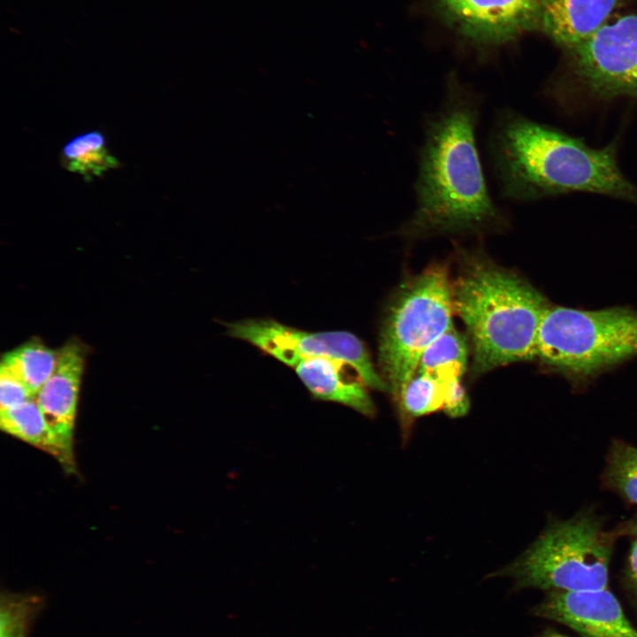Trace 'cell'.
Segmentation results:
<instances>
[{"instance_id": "1", "label": "cell", "mask_w": 637, "mask_h": 637, "mask_svg": "<svg viewBox=\"0 0 637 637\" xmlns=\"http://www.w3.org/2000/svg\"><path fill=\"white\" fill-rule=\"evenodd\" d=\"M483 97L455 73L440 106L426 118L414 184L415 208L402 234H479L506 219L488 190L477 146Z\"/></svg>"}, {"instance_id": "2", "label": "cell", "mask_w": 637, "mask_h": 637, "mask_svg": "<svg viewBox=\"0 0 637 637\" xmlns=\"http://www.w3.org/2000/svg\"><path fill=\"white\" fill-rule=\"evenodd\" d=\"M487 143L499 193L506 199L590 192L637 203V187L618 166L615 142L591 148L579 138L502 109Z\"/></svg>"}, {"instance_id": "3", "label": "cell", "mask_w": 637, "mask_h": 637, "mask_svg": "<svg viewBox=\"0 0 637 637\" xmlns=\"http://www.w3.org/2000/svg\"><path fill=\"white\" fill-rule=\"evenodd\" d=\"M462 262L451 296L472 341V374L535 358L539 328L550 306L545 296L482 254H464Z\"/></svg>"}, {"instance_id": "4", "label": "cell", "mask_w": 637, "mask_h": 637, "mask_svg": "<svg viewBox=\"0 0 637 637\" xmlns=\"http://www.w3.org/2000/svg\"><path fill=\"white\" fill-rule=\"evenodd\" d=\"M451 280L433 265L405 281L382 323L378 351L380 374L395 400L416 375L425 349L452 324Z\"/></svg>"}, {"instance_id": "5", "label": "cell", "mask_w": 637, "mask_h": 637, "mask_svg": "<svg viewBox=\"0 0 637 637\" xmlns=\"http://www.w3.org/2000/svg\"><path fill=\"white\" fill-rule=\"evenodd\" d=\"M635 355L637 311L628 308L549 306L539 328L536 357L574 379H587Z\"/></svg>"}, {"instance_id": "6", "label": "cell", "mask_w": 637, "mask_h": 637, "mask_svg": "<svg viewBox=\"0 0 637 637\" xmlns=\"http://www.w3.org/2000/svg\"><path fill=\"white\" fill-rule=\"evenodd\" d=\"M612 538L595 517L550 525L503 574L519 587L578 592L607 588Z\"/></svg>"}, {"instance_id": "7", "label": "cell", "mask_w": 637, "mask_h": 637, "mask_svg": "<svg viewBox=\"0 0 637 637\" xmlns=\"http://www.w3.org/2000/svg\"><path fill=\"white\" fill-rule=\"evenodd\" d=\"M226 326L227 335L251 343L290 367L307 358L330 357L349 365L366 387L388 391L365 346L349 332H306L271 318H247Z\"/></svg>"}, {"instance_id": "8", "label": "cell", "mask_w": 637, "mask_h": 637, "mask_svg": "<svg viewBox=\"0 0 637 637\" xmlns=\"http://www.w3.org/2000/svg\"><path fill=\"white\" fill-rule=\"evenodd\" d=\"M567 51L573 73L591 92L637 97V13L605 23Z\"/></svg>"}, {"instance_id": "9", "label": "cell", "mask_w": 637, "mask_h": 637, "mask_svg": "<svg viewBox=\"0 0 637 637\" xmlns=\"http://www.w3.org/2000/svg\"><path fill=\"white\" fill-rule=\"evenodd\" d=\"M434 16L472 47L489 50L541 29V0H426Z\"/></svg>"}, {"instance_id": "10", "label": "cell", "mask_w": 637, "mask_h": 637, "mask_svg": "<svg viewBox=\"0 0 637 637\" xmlns=\"http://www.w3.org/2000/svg\"><path fill=\"white\" fill-rule=\"evenodd\" d=\"M85 353L77 342L59 349L58 365L35 400L59 453L58 463L67 473L76 472L73 435Z\"/></svg>"}, {"instance_id": "11", "label": "cell", "mask_w": 637, "mask_h": 637, "mask_svg": "<svg viewBox=\"0 0 637 637\" xmlns=\"http://www.w3.org/2000/svg\"><path fill=\"white\" fill-rule=\"evenodd\" d=\"M535 612L539 617L567 625L581 637H637V629L607 588L549 591Z\"/></svg>"}, {"instance_id": "12", "label": "cell", "mask_w": 637, "mask_h": 637, "mask_svg": "<svg viewBox=\"0 0 637 637\" xmlns=\"http://www.w3.org/2000/svg\"><path fill=\"white\" fill-rule=\"evenodd\" d=\"M348 367L351 366L342 361L318 357L302 360L295 370L314 398L341 403L373 417L376 410L365 384L359 376L349 375Z\"/></svg>"}, {"instance_id": "13", "label": "cell", "mask_w": 637, "mask_h": 637, "mask_svg": "<svg viewBox=\"0 0 637 637\" xmlns=\"http://www.w3.org/2000/svg\"><path fill=\"white\" fill-rule=\"evenodd\" d=\"M624 0H541V29L566 50L602 25Z\"/></svg>"}, {"instance_id": "14", "label": "cell", "mask_w": 637, "mask_h": 637, "mask_svg": "<svg viewBox=\"0 0 637 637\" xmlns=\"http://www.w3.org/2000/svg\"><path fill=\"white\" fill-rule=\"evenodd\" d=\"M58 358L59 349H50L39 340H32L5 353L0 367L15 376L36 396L54 372Z\"/></svg>"}, {"instance_id": "15", "label": "cell", "mask_w": 637, "mask_h": 637, "mask_svg": "<svg viewBox=\"0 0 637 637\" xmlns=\"http://www.w3.org/2000/svg\"><path fill=\"white\" fill-rule=\"evenodd\" d=\"M60 158L65 169L84 178L99 177L119 167V161L106 147L104 135L97 130L78 135L67 142Z\"/></svg>"}, {"instance_id": "16", "label": "cell", "mask_w": 637, "mask_h": 637, "mask_svg": "<svg viewBox=\"0 0 637 637\" xmlns=\"http://www.w3.org/2000/svg\"><path fill=\"white\" fill-rule=\"evenodd\" d=\"M444 396L445 381L428 374L416 373L395 400L404 438H407L414 419L442 410Z\"/></svg>"}, {"instance_id": "17", "label": "cell", "mask_w": 637, "mask_h": 637, "mask_svg": "<svg viewBox=\"0 0 637 637\" xmlns=\"http://www.w3.org/2000/svg\"><path fill=\"white\" fill-rule=\"evenodd\" d=\"M467 357L466 340L451 326L425 349L417 373L428 374L443 381L455 376L461 377L466 369Z\"/></svg>"}, {"instance_id": "18", "label": "cell", "mask_w": 637, "mask_h": 637, "mask_svg": "<svg viewBox=\"0 0 637 637\" xmlns=\"http://www.w3.org/2000/svg\"><path fill=\"white\" fill-rule=\"evenodd\" d=\"M0 427L3 432L40 449L58 461V450L35 398L14 408L0 411Z\"/></svg>"}, {"instance_id": "19", "label": "cell", "mask_w": 637, "mask_h": 637, "mask_svg": "<svg viewBox=\"0 0 637 637\" xmlns=\"http://www.w3.org/2000/svg\"><path fill=\"white\" fill-rule=\"evenodd\" d=\"M610 488L637 504V448L625 441L612 444L604 473Z\"/></svg>"}, {"instance_id": "20", "label": "cell", "mask_w": 637, "mask_h": 637, "mask_svg": "<svg viewBox=\"0 0 637 637\" xmlns=\"http://www.w3.org/2000/svg\"><path fill=\"white\" fill-rule=\"evenodd\" d=\"M42 605V599L39 595L3 593L0 637H27L30 625Z\"/></svg>"}, {"instance_id": "21", "label": "cell", "mask_w": 637, "mask_h": 637, "mask_svg": "<svg viewBox=\"0 0 637 637\" xmlns=\"http://www.w3.org/2000/svg\"><path fill=\"white\" fill-rule=\"evenodd\" d=\"M26 386L7 370L0 367V411H5L34 399Z\"/></svg>"}, {"instance_id": "22", "label": "cell", "mask_w": 637, "mask_h": 637, "mask_svg": "<svg viewBox=\"0 0 637 637\" xmlns=\"http://www.w3.org/2000/svg\"><path fill=\"white\" fill-rule=\"evenodd\" d=\"M469 399L462 385L461 377L445 380V396L442 411L451 418L464 416L469 410Z\"/></svg>"}, {"instance_id": "23", "label": "cell", "mask_w": 637, "mask_h": 637, "mask_svg": "<svg viewBox=\"0 0 637 637\" xmlns=\"http://www.w3.org/2000/svg\"><path fill=\"white\" fill-rule=\"evenodd\" d=\"M630 577L637 588V539L633 542L629 556Z\"/></svg>"}, {"instance_id": "24", "label": "cell", "mask_w": 637, "mask_h": 637, "mask_svg": "<svg viewBox=\"0 0 637 637\" xmlns=\"http://www.w3.org/2000/svg\"><path fill=\"white\" fill-rule=\"evenodd\" d=\"M629 534L637 535V517L632 519L629 523L624 526V528L620 530Z\"/></svg>"}, {"instance_id": "25", "label": "cell", "mask_w": 637, "mask_h": 637, "mask_svg": "<svg viewBox=\"0 0 637 637\" xmlns=\"http://www.w3.org/2000/svg\"><path fill=\"white\" fill-rule=\"evenodd\" d=\"M545 637H566V636L562 635L560 633H549Z\"/></svg>"}]
</instances>
